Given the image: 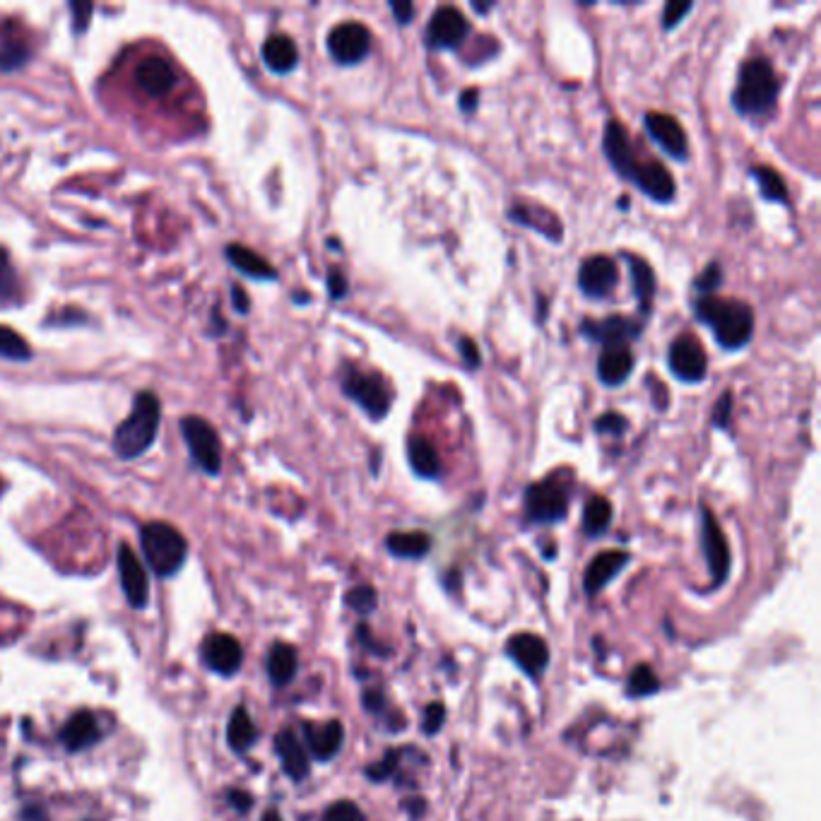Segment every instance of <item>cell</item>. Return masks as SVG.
Wrapping results in <instances>:
<instances>
[{
  "label": "cell",
  "instance_id": "obj_1",
  "mask_svg": "<svg viewBox=\"0 0 821 821\" xmlns=\"http://www.w3.org/2000/svg\"><path fill=\"white\" fill-rule=\"evenodd\" d=\"M694 313L704 326L713 330V338L723 350L737 352L752 340L754 311L744 301L704 294L701 299H696Z\"/></svg>",
  "mask_w": 821,
  "mask_h": 821
},
{
  "label": "cell",
  "instance_id": "obj_2",
  "mask_svg": "<svg viewBox=\"0 0 821 821\" xmlns=\"http://www.w3.org/2000/svg\"><path fill=\"white\" fill-rule=\"evenodd\" d=\"M778 94H781V80H778L771 61L756 56L752 61L742 63L735 92H732V106L740 116L766 118L776 109Z\"/></svg>",
  "mask_w": 821,
  "mask_h": 821
},
{
  "label": "cell",
  "instance_id": "obj_3",
  "mask_svg": "<svg viewBox=\"0 0 821 821\" xmlns=\"http://www.w3.org/2000/svg\"><path fill=\"white\" fill-rule=\"evenodd\" d=\"M159 417H162V405L157 395L140 393L135 398L131 415L118 424L114 431V451L123 460H133L155 444L159 429Z\"/></svg>",
  "mask_w": 821,
  "mask_h": 821
},
{
  "label": "cell",
  "instance_id": "obj_4",
  "mask_svg": "<svg viewBox=\"0 0 821 821\" xmlns=\"http://www.w3.org/2000/svg\"><path fill=\"white\" fill-rule=\"evenodd\" d=\"M143 552L157 576H174L186 561L188 545L183 535L169 523H147L140 533Z\"/></svg>",
  "mask_w": 821,
  "mask_h": 821
},
{
  "label": "cell",
  "instance_id": "obj_5",
  "mask_svg": "<svg viewBox=\"0 0 821 821\" xmlns=\"http://www.w3.org/2000/svg\"><path fill=\"white\" fill-rule=\"evenodd\" d=\"M342 391L350 400H354L371 419H383L391 412L393 391L388 381L376 371H359L347 369L342 376Z\"/></svg>",
  "mask_w": 821,
  "mask_h": 821
},
{
  "label": "cell",
  "instance_id": "obj_6",
  "mask_svg": "<svg viewBox=\"0 0 821 821\" xmlns=\"http://www.w3.org/2000/svg\"><path fill=\"white\" fill-rule=\"evenodd\" d=\"M523 506L530 523H561L569 513V494L557 480H542L525 489Z\"/></svg>",
  "mask_w": 821,
  "mask_h": 821
},
{
  "label": "cell",
  "instance_id": "obj_7",
  "mask_svg": "<svg viewBox=\"0 0 821 821\" xmlns=\"http://www.w3.org/2000/svg\"><path fill=\"white\" fill-rule=\"evenodd\" d=\"M183 439L198 468L208 475H220L222 470V444L220 436L208 419L203 417H183L181 422Z\"/></svg>",
  "mask_w": 821,
  "mask_h": 821
},
{
  "label": "cell",
  "instance_id": "obj_8",
  "mask_svg": "<svg viewBox=\"0 0 821 821\" xmlns=\"http://www.w3.org/2000/svg\"><path fill=\"white\" fill-rule=\"evenodd\" d=\"M328 51L340 66H357L371 51V32L362 22H340L330 29Z\"/></svg>",
  "mask_w": 821,
  "mask_h": 821
},
{
  "label": "cell",
  "instance_id": "obj_9",
  "mask_svg": "<svg viewBox=\"0 0 821 821\" xmlns=\"http://www.w3.org/2000/svg\"><path fill=\"white\" fill-rule=\"evenodd\" d=\"M701 547H704V557L708 561V569H711L713 586H720V583L728 581L732 564L728 537L723 535L716 516H713V511L706 504L701 506Z\"/></svg>",
  "mask_w": 821,
  "mask_h": 821
},
{
  "label": "cell",
  "instance_id": "obj_10",
  "mask_svg": "<svg viewBox=\"0 0 821 821\" xmlns=\"http://www.w3.org/2000/svg\"><path fill=\"white\" fill-rule=\"evenodd\" d=\"M424 37H427L429 49L453 51L458 46H463L465 39L470 37V22L458 8L444 5V8H439L431 15Z\"/></svg>",
  "mask_w": 821,
  "mask_h": 821
},
{
  "label": "cell",
  "instance_id": "obj_11",
  "mask_svg": "<svg viewBox=\"0 0 821 821\" xmlns=\"http://www.w3.org/2000/svg\"><path fill=\"white\" fill-rule=\"evenodd\" d=\"M667 366L679 381L701 383L708 374V357L701 342L694 335H682L670 345Z\"/></svg>",
  "mask_w": 821,
  "mask_h": 821
},
{
  "label": "cell",
  "instance_id": "obj_12",
  "mask_svg": "<svg viewBox=\"0 0 821 821\" xmlns=\"http://www.w3.org/2000/svg\"><path fill=\"white\" fill-rule=\"evenodd\" d=\"M643 126H646L653 143L658 145L665 155L679 159V162H684V159L689 157L687 133H684L682 123H679L675 116L663 114V111H648V114L643 116Z\"/></svg>",
  "mask_w": 821,
  "mask_h": 821
},
{
  "label": "cell",
  "instance_id": "obj_13",
  "mask_svg": "<svg viewBox=\"0 0 821 821\" xmlns=\"http://www.w3.org/2000/svg\"><path fill=\"white\" fill-rule=\"evenodd\" d=\"M619 285L617 263L610 256H590L578 270V287L590 299H605Z\"/></svg>",
  "mask_w": 821,
  "mask_h": 821
},
{
  "label": "cell",
  "instance_id": "obj_14",
  "mask_svg": "<svg viewBox=\"0 0 821 821\" xmlns=\"http://www.w3.org/2000/svg\"><path fill=\"white\" fill-rule=\"evenodd\" d=\"M643 333L641 323L631 321L626 316H610L602 318V321H586L581 323V335L583 338L598 342L602 347H617V345H629L631 340H636Z\"/></svg>",
  "mask_w": 821,
  "mask_h": 821
},
{
  "label": "cell",
  "instance_id": "obj_15",
  "mask_svg": "<svg viewBox=\"0 0 821 821\" xmlns=\"http://www.w3.org/2000/svg\"><path fill=\"white\" fill-rule=\"evenodd\" d=\"M629 181L639 188L643 196L655 200V203H672L675 200L677 183L672 179L670 171L660 162H655V159H648V162H641L639 159Z\"/></svg>",
  "mask_w": 821,
  "mask_h": 821
},
{
  "label": "cell",
  "instance_id": "obj_16",
  "mask_svg": "<svg viewBox=\"0 0 821 821\" xmlns=\"http://www.w3.org/2000/svg\"><path fill=\"white\" fill-rule=\"evenodd\" d=\"M506 653H509V658L516 660V665L521 667L525 675L535 679L540 677L549 665V648L545 639H540L537 634L511 636L509 643H506Z\"/></svg>",
  "mask_w": 821,
  "mask_h": 821
},
{
  "label": "cell",
  "instance_id": "obj_17",
  "mask_svg": "<svg viewBox=\"0 0 821 821\" xmlns=\"http://www.w3.org/2000/svg\"><path fill=\"white\" fill-rule=\"evenodd\" d=\"M118 576H121L123 593L135 610H143L150 598V583H147V574L140 564L135 552L128 545L118 547Z\"/></svg>",
  "mask_w": 821,
  "mask_h": 821
},
{
  "label": "cell",
  "instance_id": "obj_18",
  "mask_svg": "<svg viewBox=\"0 0 821 821\" xmlns=\"http://www.w3.org/2000/svg\"><path fill=\"white\" fill-rule=\"evenodd\" d=\"M602 150H605V157H607V162H610V167L617 171L622 179L629 181L631 174H634L636 164H639V159H636L634 150H631L629 135H626L624 126L619 121H614V118H610V121L605 123Z\"/></svg>",
  "mask_w": 821,
  "mask_h": 821
},
{
  "label": "cell",
  "instance_id": "obj_19",
  "mask_svg": "<svg viewBox=\"0 0 821 821\" xmlns=\"http://www.w3.org/2000/svg\"><path fill=\"white\" fill-rule=\"evenodd\" d=\"M135 85L140 87L150 97H164L174 90L176 85V70L167 58L162 56H147L135 66Z\"/></svg>",
  "mask_w": 821,
  "mask_h": 821
},
{
  "label": "cell",
  "instance_id": "obj_20",
  "mask_svg": "<svg viewBox=\"0 0 821 821\" xmlns=\"http://www.w3.org/2000/svg\"><path fill=\"white\" fill-rule=\"evenodd\" d=\"M203 658L205 663L210 665V670H215L217 675H234L241 667V660H244V651H241V643L229 634H212L205 639L203 646Z\"/></svg>",
  "mask_w": 821,
  "mask_h": 821
},
{
  "label": "cell",
  "instance_id": "obj_21",
  "mask_svg": "<svg viewBox=\"0 0 821 821\" xmlns=\"http://www.w3.org/2000/svg\"><path fill=\"white\" fill-rule=\"evenodd\" d=\"M629 552L624 549H610V552H600L598 557L588 564L586 574H583V588L588 595H598L607 583L612 581L619 571L629 564Z\"/></svg>",
  "mask_w": 821,
  "mask_h": 821
},
{
  "label": "cell",
  "instance_id": "obj_22",
  "mask_svg": "<svg viewBox=\"0 0 821 821\" xmlns=\"http://www.w3.org/2000/svg\"><path fill=\"white\" fill-rule=\"evenodd\" d=\"M304 737L309 744L311 754L318 761H330L342 749L345 740V725L340 720H328V723H304Z\"/></svg>",
  "mask_w": 821,
  "mask_h": 821
},
{
  "label": "cell",
  "instance_id": "obj_23",
  "mask_svg": "<svg viewBox=\"0 0 821 821\" xmlns=\"http://www.w3.org/2000/svg\"><path fill=\"white\" fill-rule=\"evenodd\" d=\"M275 752L280 756L282 761V769L292 781L301 783L306 776H309V754H306L304 744L297 735H294L292 730H282L277 732L275 737Z\"/></svg>",
  "mask_w": 821,
  "mask_h": 821
},
{
  "label": "cell",
  "instance_id": "obj_24",
  "mask_svg": "<svg viewBox=\"0 0 821 821\" xmlns=\"http://www.w3.org/2000/svg\"><path fill=\"white\" fill-rule=\"evenodd\" d=\"M634 362V352H631L629 345L605 347L598 357V378L610 388L622 386L634 371Z\"/></svg>",
  "mask_w": 821,
  "mask_h": 821
},
{
  "label": "cell",
  "instance_id": "obj_25",
  "mask_svg": "<svg viewBox=\"0 0 821 821\" xmlns=\"http://www.w3.org/2000/svg\"><path fill=\"white\" fill-rule=\"evenodd\" d=\"M263 61L265 66L277 75L292 73L299 63L297 44H294V39L287 37V34H273V37L263 44Z\"/></svg>",
  "mask_w": 821,
  "mask_h": 821
},
{
  "label": "cell",
  "instance_id": "obj_26",
  "mask_svg": "<svg viewBox=\"0 0 821 821\" xmlns=\"http://www.w3.org/2000/svg\"><path fill=\"white\" fill-rule=\"evenodd\" d=\"M624 261L629 263L631 270V287H634V297L639 299V309L643 316L651 313L653 297H655V273L653 268L643 261L641 256H634V253H622Z\"/></svg>",
  "mask_w": 821,
  "mask_h": 821
},
{
  "label": "cell",
  "instance_id": "obj_27",
  "mask_svg": "<svg viewBox=\"0 0 821 821\" xmlns=\"http://www.w3.org/2000/svg\"><path fill=\"white\" fill-rule=\"evenodd\" d=\"M407 460H410V468L415 470V475L422 477V480H436L441 475L439 451L424 436H410V441H407Z\"/></svg>",
  "mask_w": 821,
  "mask_h": 821
},
{
  "label": "cell",
  "instance_id": "obj_28",
  "mask_svg": "<svg viewBox=\"0 0 821 821\" xmlns=\"http://www.w3.org/2000/svg\"><path fill=\"white\" fill-rule=\"evenodd\" d=\"M97 740H99V725H97V718H94L90 711L75 713L61 732V742L66 744V749H70V752H80V749L92 747Z\"/></svg>",
  "mask_w": 821,
  "mask_h": 821
},
{
  "label": "cell",
  "instance_id": "obj_29",
  "mask_svg": "<svg viewBox=\"0 0 821 821\" xmlns=\"http://www.w3.org/2000/svg\"><path fill=\"white\" fill-rule=\"evenodd\" d=\"M386 547L398 559H424L431 552V535L422 530H395L386 537Z\"/></svg>",
  "mask_w": 821,
  "mask_h": 821
},
{
  "label": "cell",
  "instance_id": "obj_30",
  "mask_svg": "<svg viewBox=\"0 0 821 821\" xmlns=\"http://www.w3.org/2000/svg\"><path fill=\"white\" fill-rule=\"evenodd\" d=\"M509 217L516 224H521V227L535 229V232L545 234L552 241H561V222L552 212L530 208V205H513L509 210Z\"/></svg>",
  "mask_w": 821,
  "mask_h": 821
},
{
  "label": "cell",
  "instance_id": "obj_31",
  "mask_svg": "<svg viewBox=\"0 0 821 821\" xmlns=\"http://www.w3.org/2000/svg\"><path fill=\"white\" fill-rule=\"evenodd\" d=\"M227 261L232 263L239 273L253 277V280H275L277 277L275 268L265 261L261 253H256L253 248H246L241 244L227 246Z\"/></svg>",
  "mask_w": 821,
  "mask_h": 821
},
{
  "label": "cell",
  "instance_id": "obj_32",
  "mask_svg": "<svg viewBox=\"0 0 821 821\" xmlns=\"http://www.w3.org/2000/svg\"><path fill=\"white\" fill-rule=\"evenodd\" d=\"M299 655L289 643H275L268 653V675L277 687H285L297 675Z\"/></svg>",
  "mask_w": 821,
  "mask_h": 821
},
{
  "label": "cell",
  "instance_id": "obj_33",
  "mask_svg": "<svg viewBox=\"0 0 821 821\" xmlns=\"http://www.w3.org/2000/svg\"><path fill=\"white\" fill-rule=\"evenodd\" d=\"M612 523V504L605 496L593 494L583 506V533L590 537H598L610 528Z\"/></svg>",
  "mask_w": 821,
  "mask_h": 821
},
{
  "label": "cell",
  "instance_id": "obj_34",
  "mask_svg": "<svg viewBox=\"0 0 821 821\" xmlns=\"http://www.w3.org/2000/svg\"><path fill=\"white\" fill-rule=\"evenodd\" d=\"M256 737H258L256 725H253V720L251 716H248L246 708H236L227 725L229 747H232L234 752H246V749L253 747Z\"/></svg>",
  "mask_w": 821,
  "mask_h": 821
},
{
  "label": "cell",
  "instance_id": "obj_35",
  "mask_svg": "<svg viewBox=\"0 0 821 821\" xmlns=\"http://www.w3.org/2000/svg\"><path fill=\"white\" fill-rule=\"evenodd\" d=\"M749 174H752V179L759 183L761 198L769 200V203H788V183L783 181V176L778 174L776 169L752 167Z\"/></svg>",
  "mask_w": 821,
  "mask_h": 821
},
{
  "label": "cell",
  "instance_id": "obj_36",
  "mask_svg": "<svg viewBox=\"0 0 821 821\" xmlns=\"http://www.w3.org/2000/svg\"><path fill=\"white\" fill-rule=\"evenodd\" d=\"M0 357L10 359V362H27L32 357V350L20 333L8 326H0Z\"/></svg>",
  "mask_w": 821,
  "mask_h": 821
},
{
  "label": "cell",
  "instance_id": "obj_37",
  "mask_svg": "<svg viewBox=\"0 0 821 821\" xmlns=\"http://www.w3.org/2000/svg\"><path fill=\"white\" fill-rule=\"evenodd\" d=\"M660 689V679L655 675V670L651 665L641 663L634 667V672L629 675V694L634 699H641V696H651Z\"/></svg>",
  "mask_w": 821,
  "mask_h": 821
},
{
  "label": "cell",
  "instance_id": "obj_38",
  "mask_svg": "<svg viewBox=\"0 0 821 821\" xmlns=\"http://www.w3.org/2000/svg\"><path fill=\"white\" fill-rule=\"evenodd\" d=\"M27 46L17 44V41H10V44L0 46V70H17L27 63Z\"/></svg>",
  "mask_w": 821,
  "mask_h": 821
},
{
  "label": "cell",
  "instance_id": "obj_39",
  "mask_svg": "<svg viewBox=\"0 0 821 821\" xmlns=\"http://www.w3.org/2000/svg\"><path fill=\"white\" fill-rule=\"evenodd\" d=\"M345 602L352 607V610L369 614L376 607V590L371 586H357L345 595Z\"/></svg>",
  "mask_w": 821,
  "mask_h": 821
},
{
  "label": "cell",
  "instance_id": "obj_40",
  "mask_svg": "<svg viewBox=\"0 0 821 821\" xmlns=\"http://www.w3.org/2000/svg\"><path fill=\"white\" fill-rule=\"evenodd\" d=\"M323 821H366V817H364L362 809L354 805V802L340 800V802H335V805L328 807V812H326V817H323Z\"/></svg>",
  "mask_w": 821,
  "mask_h": 821
},
{
  "label": "cell",
  "instance_id": "obj_41",
  "mask_svg": "<svg viewBox=\"0 0 821 821\" xmlns=\"http://www.w3.org/2000/svg\"><path fill=\"white\" fill-rule=\"evenodd\" d=\"M17 292V277L13 265L8 261L5 248H0V299H10Z\"/></svg>",
  "mask_w": 821,
  "mask_h": 821
},
{
  "label": "cell",
  "instance_id": "obj_42",
  "mask_svg": "<svg viewBox=\"0 0 821 821\" xmlns=\"http://www.w3.org/2000/svg\"><path fill=\"white\" fill-rule=\"evenodd\" d=\"M398 764H400V752H388L381 761H378V764L371 766V769H366V776H369L374 783H383L386 778L393 776L395 769H398Z\"/></svg>",
  "mask_w": 821,
  "mask_h": 821
},
{
  "label": "cell",
  "instance_id": "obj_43",
  "mask_svg": "<svg viewBox=\"0 0 821 821\" xmlns=\"http://www.w3.org/2000/svg\"><path fill=\"white\" fill-rule=\"evenodd\" d=\"M626 429H629V422H626V417L619 415V412H605V415L595 419V431H598V434L622 436Z\"/></svg>",
  "mask_w": 821,
  "mask_h": 821
},
{
  "label": "cell",
  "instance_id": "obj_44",
  "mask_svg": "<svg viewBox=\"0 0 821 821\" xmlns=\"http://www.w3.org/2000/svg\"><path fill=\"white\" fill-rule=\"evenodd\" d=\"M444 720H446V706L441 704V701H431V704L424 708V732L427 735H436L441 728H444Z\"/></svg>",
  "mask_w": 821,
  "mask_h": 821
},
{
  "label": "cell",
  "instance_id": "obj_45",
  "mask_svg": "<svg viewBox=\"0 0 821 821\" xmlns=\"http://www.w3.org/2000/svg\"><path fill=\"white\" fill-rule=\"evenodd\" d=\"M723 282V270H720L718 263H711L708 268L694 280V289H699L701 294H711L713 289L720 287Z\"/></svg>",
  "mask_w": 821,
  "mask_h": 821
},
{
  "label": "cell",
  "instance_id": "obj_46",
  "mask_svg": "<svg viewBox=\"0 0 821 821\" xmlns=\"http://www.w3.org/2000/svg\"><path fill=\"white\" fill-rule=\"evenodd\" d=\"M730 417H732V391H725L718 398L716 407H713V427L716 429H728L730 427Z\"/></svg>",
  "mask_w": 821,
  "mask_h": 821
},
{
  "label": "cell",
  "instance_id": "obj_47",
  "mask_svg": "<svg viewBox=\"0 0 821 821\" xmlns=\"http://www.w3.org/2000/svg\"><path fill=\"white\" fill-rule=\"evenodd\" d=\"M691 10H694V5L691 3H667L665 10H663V27L665 29H672L677 27L679 22L687 17Z\"/></svg>",
  "mask_w": 821,
  "mask_h": 821
},
{
  "label": "cell",
  "instance_id": "obj_48",
  "mask_svg": "<svg viewBox=\"0 0 821 821\" xmlns=\"http://www.w3.org/2000/svg\"><path fill=\"white\" fill-rule=\"evenodd\" d=\"M92 3H78V0H73L70 3V13H73V29L75 32H85L87 25H90V17H92Z\"/></svg>",
  "mask_w": 821,
  "mask_h": 821
},
{
  "label": "cell",
  "instance_id": "obj_49",
  "mask_svg": "<svg viewBox=\"0 0 821 821\" xmlns=\"http://www.w3.org/2000/svg\"><path fill=\"white\" fill-rule=\"evenodd\" d=\"M458 352H460V357H463V362L468 364V369H477V366L482 364L480 350H477V342H475V340L460 338V340H458Z\"/></svg>",
  "mask_w": 821,
  "mask_h": 821
},
{
  "label": "cell",
  "instance_id": "obj_50",
  "mask_svg": "<svg viewBox=\"0 0 821 821\" xmlns=\"http://www.w3.org/2000/svg\"><path fill=\"white\" fill-rule=\"evenodd\" d=\"M347 289H350V282H347L345 273H340L338 268L330 270V275H328V292H330V297H333V299L347 297Z\"/></svg>",
  "mask_w": 821,
  "mask_h": 821
},
{
  "label": "cell",
  "instance_id": "obj_51",
  "mask_svg": "<svg viewBox=\"0 0 821 821\" xmlns=\"http://www.w3.org/2000/svg\"><path fill=\"white\" fill-rule=\"evenodd\" d=\"M391 10L395 15V22H400V25H410L412 17H415V5L412 3H391Z\"/></svg>",
  "mask_w": 821,
  "mask_h": 821
},
{
  "label": "cell",
  "instance_id": "obj_52",
  "mask_svg": "<svg viewBox=\"0 0 821 821\" xmlns=\"http://www.w3.org/2000/svg\"><path fill=\"white\" fill-rule=\"evenodd\" d=\"M477 104H480V90H465L460 94V111L463 114H472V111L477 109Z\"/></svg>",
  "mask_w": 821,
  "mask_h": 821
},
{
  "label": "cell",
  "instance_id": "obj_53",
  "mask_svg": "<svg viewBox=\"0 0 821 821\" xmlns=\"http://www.w3.org/2000/svg\"><path fill=\"white\" fill-rule=\"evenodd\" d=\"M229 802H232V807L239 809V812H246V809L253 805L251 795L244 793V790H232V793H229Z\"/></svg>",
  "mask_w": 821,
  "mask_h": 821
},
{
  "label": "cell",
  "instance_id": "obj_54",
  "mask_svg": "<svg viewBox=\"0 0 821 821\" xmlns=\"http://www.w3.org/2000/svg\"><path fill=\"white\" fill-rule=\"evenodd\" d=\"M232 299H234V309L239 311V313H246L248 306H251V301H248L246 292H244V289H241V287H234V289H232Z\"/></svg>",
  "mask_w": 821,
  "mask_h": 821
},
{
  "label": "cell",
  "instance_id": "obj_55",
  "mask_svg": "<svg viewBox=\"0 0 821 821\" xmlns=\"http://www.w3.org/2000/svg\"><path fill=\"white\" fill-rule=\"evenodd\" d=\"M263 821H282V817H280V812H275V809H270V812H265Z\"/></svg>",
  "mask_w": 821,
  "mask_h": 821
},
{
  "label": "cell",
  "instance_id": "obj_56",
  "mask_svg": "<svg viewBox=\"0 0 821 821\" xmlns=\"http://www.w3.org/2000/svg\"><path fill=\"white\" fill-rule=\"evenodd\" d=\"M492 8V5H482V3H472V10H477V13H487V10Z\"/></svg>",
  "mask_w": 821,
  "mask_h": 821
}]
</instances>
